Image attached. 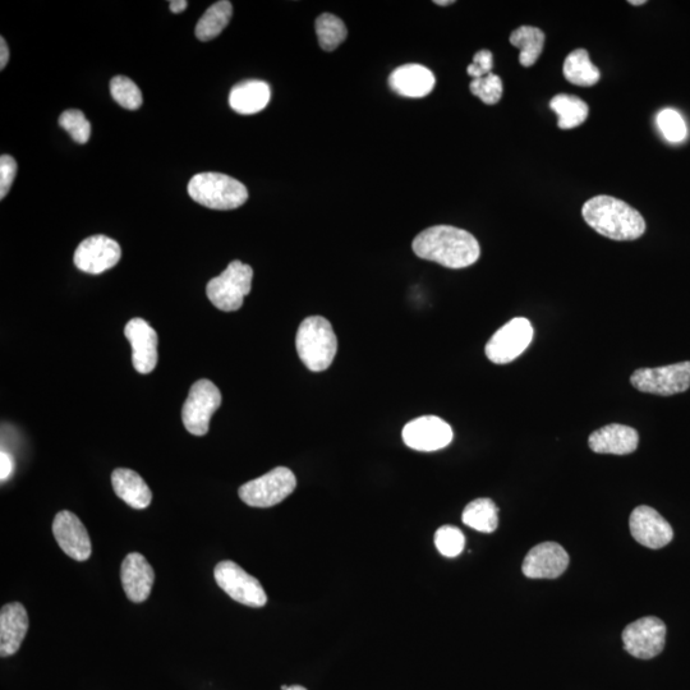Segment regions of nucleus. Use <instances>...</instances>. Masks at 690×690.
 Listing matches in <instances>:
<instances>
[{"label":"nucleus","mask_w":690,"mask_h":690,"mask_svg":"<svg viewBox=\"0 0 690 690\" xmlns=\"http://www.w3.org/2000/svg\"><path fill=\"white\" fill-rule=\"evenodd\" d=\"M17 174L16 160L9 155L0 158V199H4L11 190Z\"/></svg>","instance_id":"35"},{"label":"nucleus","mask_w":690,"mask_h":690,"mask_svg":"<svg viewBox=\"0 0 690 690\" xmlns=\"http://www.w3.org/2000/svg\"><path fill=\"white\" fill-rule=\"evenodd\" d=\"M222 400V393L210 380L196 381L182 408V422L186 430L195 436L206 435L211 417L222 406Z\"/></svg>","instance_id":"7"},{"label":"nucleus","mask_w":690,"mask_h":690,"mask_svg":"<svg viewBox=\"0 0 690 690\" xmlns=\"http://www.w3.org/2000/svg\"><path fill=\"white\" fill-rule=\"evenodd\" d=\"M533 339L531 321L517 317L496 331L494 337L486 344V356L496 365L517 360L526 351Z\"/></svg>","instance_id":"10"},{"label":"nucleus","mask_w":690,"mask_h":690,"mask_svg":"<svg viewBox=\"0 0 690 690\" xmlns=\"http://www.w3.org/2000/svg\"><path fill=\"white\" fill-rule=\"evenodd\" d=\"M296 348L299 358L308 370H328L338 351V340L333 326L325 317H307L299 325Z\"/></svg>","instance_id":"3"},{"label":"nucleus","mask_w":690,"mask_h":690,"mask_svg":"<svg viewBox=\"0 0 690 690\" xmlns=\"http://www.w3.org/2000/svg\"><path fill=\"white\" fill-rule=\"evenodd\" d=\"M413 251L420 259L449 269L468 268L481 256L477 239L467 230L450 225H436L423 230L414 238Z\"/></svg>","instance_id":"1"},{"label":"nucleus","mask_w":690,"mask_h":690,"mask_svg":"<svg viewBox=\"0 0 690 690\" xmlns=\"http://www.w3.org/2000/svg\"><path fill=\"white\" fill-rule=\"evenodd\" d=\"M494 67V58H492V53L490 50H481L473 58V63L469 64L467 68V73L469 76L473 77V80L477 78H482L490 75Z\"/></svg>","instance_id":"36"},{"label":"nucleus","mask_w":690,"mask_h":690,"mask_svg":"<svg viewBox=\"0 0 690 690\" xmlns=\"http://www.w3.org/2000/svg\"><path fill=\"white\" fill-rule=\"evenodd\" d=\"M270 99V86L265 81L248 80L233 87L229 94V105L234 112L251 115L268 107Z\"/></svg>","instance_id":"23"},{"label":"nucleus","mask_w":690,"mask_h":690,"mask_svg":"<svg viewBox=\"0 0 690 690\" xmlns=\"http://www.w3.org/2000/svg\"><path fill=\"white\" fill-rule=\"evenodd\" d=\"M550 108L558 115V126L561 130H573L586 122L588 105L574 95H556L550 101Z\"/></svg>","instance_id":"28"},{"label":"nucleus","mask_w":690,"mask_h":690,"mask_svg":"<svg viewBox=\"0 0 690 690\" xmlns=\"http://www.w3.org/2000/svg\"><path fill=\"white\" fill-rule=\"evenodd\" d=\"M287 690H307L305 687H301V685H293V687H289Z\"/></svg>","instance_id":"42"},{"label":"nucleus","mask_w":690,"mask_h":690,"mask_svg":"<svg viewBox=\"0 0 690 690\" xmlns=\"http://www.w3.org/2000/svg\"><path fill=\"white\" fill-rule=\"evenodd\" d=\"M9 61V49L4 38L0 39V69L6 68Z\"/></svg>","instance_id":"38"},{"label":"nucleus","mask_w":690,"mask_h":690,"mask_svg":"<svg viewBox=\"0 0 690 690\" xmlns=\"http://www.w3.org/2000/svg\"><path fill=\"white\" fill-rule=\"evenodd\" d=\"M55 541L64 554L76 561H86L91 556V541L89 533L76 514L69 510H62L55 515L53 522Z\"/></svg>","instance_id":"15"},{"label":"nucleus","mask_w":690,"mask_h":690,"mask_svg":"<svg viewBox=\"0 0 690 690\" xmlns=\"http://www.w3.org/2000/svg\"><path fill=\"white\" fill-rule=\"evenodd\" d=\"M122 257L121 246L114 239L103 234L86 238L75 252L77 269L87 274H103L114 268Z\"/></svg>","instance_id":"13"},{"label":"nucleus","mask_w":690,"mask_h":690,"mask_svg":"<svg viewBox=\"0 0 690 690\" xmlns=\"http://www.w3.org/2000/svg\"><path fill=\"white\" fill-rule=\"evenodd\" d=\"M188 195L197 204L213 210H234L246 204L245 184L222 173H200L188 183Z\"/></svg>","instance_id":"4"},{"label":"nucleus","mask_w":690,"mask_h":690,"mask_svg":"<svg viewBox=\"0 0 690 690\" xmlns=\"http://www.w3.org/2000/svg\"><path fill=\"white\" fill-rule=\"evenodd\" d=\"M214 578L218 586L239 604L262 607L268 602L259 579L252 577L234 561H220L214 569Z\"/></svg>","instance_id":"9"},{"label":"nucleus","mask_w":690,"mask_h":690,"mask_svg":"<svg viewBox=\"0 0 690 690\" xmlns=\"http://www.w3.org/2000/svg\"><path fill=\"white\" fill-rule=\"evenodd\" d=\"M124 335L131 343L132 363L142 375L154 371L158 363V334L144 319H132L124 328Z\"/></svg>","instance_id":"17"},{"label":"nucleus","mask_w":690,"mask_h":690,"mask_svg":"<svg viewBox=\"0 0 690 690\" xmlns=\"http://www.w3.org/2000/svg\"><path fill=\"white\" fill-rule=\"evenodd\" d=\"M629 527L634 540L652 550L662 549L674 538L670 523L657 510L647 505L638 506L633 510Z\"/></svg>","instance_id":"14"},{"label":"nucleus","mask_w":690,"mask_h":690,"mask_svg":"<svg viewBox=\"0 0 690 690\" xmlns=\"http://www.w3.org/2000/svg\"><path fill=\"white\" fill-rule=\"evenodd\" d=\"M170 6V11L173 13H182L186 11L188 7V2L187 0H172V2H169Z\"/></svg>","instance_id":"39"},{"label":"nucleus","mask_w":690,"mask_h":690,"mask_svg":"<svg viewBox=\"0 0 690 690\" xmlns=\"http://www.w3.org/2000/svg\"><path fill=\"white\" fill-rule=\"evenodd\" d=\"M253 270L242 261H232L222 274L207 283V298L224 312L238 311L251 293Z\"/></svg>","instance_id":"5"},{"label":"nucleus","mask_w":690,"mask_h":690,"mask_svg":"<svg viewBox=\"0 0 690 690\" xmlns=\"http://www.w3.org/2000/svg\"><path fill=\"white\" fill-rule=\"evenodd\" d=\"M112 485L115 495L133 509L149 508L153 494L144 478L128 468H118L112 473Z\"/></svg>","instance_id":"22"},{"label":"nucleus","mask_w":690,"mask_h":690,"mask_svg":"<svg viewBox=\"0 0 690 690\" xmlns=\"http://www.w3.org/2000/svg\"><path fill=\"white\" fill-rule=\"evenodd\" d=\"M569 555L556 542H542L529 550L523 561V574L531 579H555L569 567Z\"/></svg>","instance_id":"16"},{"label":"nucleus","mask_w":690,"mask_h":690,"mask_svg":"<svg viewBox=\"0 0 690 690\" xmlns=\"http://www.w3.org/2000/svg\"><path fill=\"white\" fill-rule=\"evenodd\" d=\"M638 432L625 425H607L593 432L588 440L592 452L598 454L628 455L636 452Z\"/></svg>","instance_id":"21"},{"label":"nucleus","mask_w":690,"mask_h":690,"mask_svg":"<svg viewBox=\"0 0 690 690\" xmlns=\"http://www.w3.org/2000/svg\"><path fill=\"white\" fill-rule=\"evenodd\" d=\"M462 521L482 533H492L499 526V509L491 499H476L464 509Z\"/></svg>","instance_id":"27"},{"label":"nucleus","mask_w":690,"mask_h":690,"mask_svg":"<svg viewBox=\"0 0 690 690\" xmlns=\"http://www.w3.org/2000/svg\"><path fill=\"white\" fill-rule=\"evenodd\" d=\"M29 630V615L20 602L4 605L0 611V655L8 657L20 650Z\"/></svg>","instance_id":"19"},{"label":"nucleus","mask_w":690,"mask_h":690,"mask_svg":"<svg viewBox=\"0 0 690 690\" xmlns=\"http://www.w3.org/2000/svg\"><path fill=\"white\" fill-rule=\"evenodd\" d=\"M296 486V476L291 469L276 467L266 475L241 486L239 498L253 508H271L293 494Z\"/></svg>","instance_id":"6"},{"label":"nucleus","mask_w":690,"mask_h":690,"mask_svg":"<svg viewBox=\"0 0 690 690\" xmlns=\"http://www.w3.org/2000/svg\"><path fill=\"white\" fill-rule=\"evenodd\" d=\"M630 383L642 393L660 397L685 393L690 388V361L664 367L639 368L630 377Z\"/></svg>","instance_id":"8"},{"label":"nucleus","mask_w":690,"mask_h":690,"mask_svg":"<svg viewBox=\"0 0 690 690\" xmlns=\"http://www.w3.org/2000/svg\"><path fill=\"white\" fill-rule=\"evenodd\" d=\"M435 3L437 4V6H449V4H453L454 2H453V0H445V2H441V0H437V2H435Z\"/></svg>","instance_id":"41"},{"label":"nucleus","mask_w":690,"mask_h":690,"mask_svg":"<svg viewBox=\"0 0 690 690\" xmlns=\"http://www.w3.org/2000/svg\"><path fill=\"white\" fill-rule=\"evenodd\" d=\"M564 76L575 86L591 87L600 81L601 73L591 62L587 50L577 49L565 59Z\"/></svg>","instance_id":"24"},{"label":"nucleus","mask_w":690,"mask_h":690,"mask_svg":"<svg viewBox=\"0 0 690 690\" xmlns=\"http://www.w3.org/2000/svg\"><path fill=\"white\" fill-rule=\"evenodd\" d=\"M629 3L632 4V6H643V4H646V0H630Z\"/></svg>","instance_id":"40"},{"label":"nucleus","mask_w":690,"mask_h":690,"mask_svg":"<svg viewBox=\"0 0 690 690\" xmlns=\"http://www.w3.org/2000/svg\"><path fill=\"white\" fill-rule=\"evenodd\" d=\"M435 545L440 554L446 558H457L466 545V537L457 527H440L435 533Z\"/></svg>","instance_id":"32"},{"label":"nucleus","mask_w":690,"mask_h":690,"mask_svg":"<svg viewBox=\"0 0 690 690\" xmlns=\"http://www.w3.org/2000/svg\"><path fill=\"white\" fill-rule=\"evenodd\" d=\"M110 94L122 108L137 110L142 105V92L131 78L124 76L114 77L110 81Z\"/></svg>","instance_id":"30"},{"label":"nucleus","mask_w":690,"mask_h":690,"mask_svg":"<svg viewBox=\"0 0 690 690\" xmlns=\"http://www.w3.org/2000/svg\"><path fill=\"white\" fill-rule=\"evenodd\" d=\"M436 78L429 68L421 64H406L391 73V90L404 98H425L434 90Z\"/></svg>","instance_id":"20"},{"label":"nucleus","mask_w":690,"mask_h":690,"mask_svg":"<svg viewBox=\"0 0 690 690\" xmlns=\"http://www.w3.org/2000/svg\"><path fill=\"white\" fill-rule=\"evenodd\" d=\"M15 471V460L7 452L0 453V480L7 481Z\"/></svg>","instance_id":"37"},{"label":"nucleus","mask_w":690,"mask_h":690,"mask_svg":"<svg viewBox=\"0 0 690 690\" xmlns=\"http://www.w3.org/2000/svg\"><path fill=\"white\" fill-rule=\"evenodd\" d=\"M59 126L66 130L77 144H86L91 136V124L78 109H69L59 117Z\"/></svg>","instance_id":"33"},{"label":"nucleus","mask_w":690,"mask_h":690,"mask_svg":"<svg viewBox=\"0 0 690 690\" xmlns=\"http://www.w3.org/2000/svg\"><path fill=\"white\" fill-rule=\"evenodd\" d=\"M657 126L667 141L679 144L687 138L688 128L684 118L674 109H664L657 114Z\"/></svg>","instance_id":"31"},{"label":"nucleus","mask_w":690,"mask_h":690,"mask_svg":"<svg viewBox=\"0 0 690 690\" xmlns=\"http://www.w3.org/2000/svg\"><path fill=\"white\" fill-rule=\"evenodd\" d=\"M625 651L641 660H651L660 655L665 648L666 625L656 616L634 621L621 634Z\"/></svg>","instance_id":"11"},{"label":"nucleus","mask_w":690,"mask_h":690,"mask_svg":"<svg viewBox=\"0 0 690 690\" xmlns=\"http://www.w3.org/2000/svg\"><path fill=\"white\" fill-rule=\"evenodd\" d=\"M233 6L228 0L216 2L204 13L196 26V38L210 41L218 38L232 20Z\"/></svg>","instance_id":"26"},{"label":"nucleus","mask_w":690,"mask_h":690,"mask_svg":"<svg viewBox=\"0 0 690 690\" xmlns=\"http://www.w3.org/2000/svg\"><path fill=\"white\" fill-rule=\"evenodd\" d=\"M316 34L322 50L333 52L347 39L348 31L339 17L324 13L316 20Z\"/></svg>","instance_id":"29"},{"label":"nucleus","mask_w":690,"mask_h":690,"mask_svg":"<svg viewBox=\"0 0 690 690\" xmlns=\"http://www.w3.org/2000/svg\"><path fill=\"white\" fill-rule=\"evenodd\" d=\"M582 215L593 230L613 241H634L646 232L643 216L614 197H593L584 204Z\"/></svg>","instance_id":"2"},{"label":"nucleus","mask_w":690,"mask_h":690,"mask_svg":"<svg viewBox=\"0 0 690 690\" xmlns=\"http://www.w3.org/2000/svg\"><path fill=\"white\" fill-rule=\"evenodd\" d=\"M510 44L521 50L519 63L532 67L540 58L545 45V34L537 27L521 26L510 35Z\"/></svg>","instance_id":"25"},{"label":"nucleus","mask_w":690,"mask_h":690,"mask_svg":"<svg viewBox=\"0 0 690 690\" xmlns=\"http://www.w3.org/2000/svg\"><path fill=\"white\" fill-rule=\"evenodd\" d=\"M469 89H471L473 95L487 105L498 104L501 96H503V82L494 73L473 80L471 85H469Z\"/></svg>","instance_id":"34"},{"label":"nucleus","mask_w":690,"mask_h":690,"mask_svg":"<svg viewBox=\"0 0 690 690\" xmlns=\"http://www.w3.org/2000/svg\"><path fill=\"white\" fill-rule=\"evenodd\" d=\"M121 581L128 600L141 604L150 596L155 582V572L144 555L132 552L123 560Z\"/></svg>","instance_id":"18"},{"label":"nucleus","mask_w":690,"mask_h":690,"mask_svg":"<svg viewBox=\"0 0 690 690\" xmlns=\"http://www.w3.org/2000/svg\"><path fill=\"white\" fill-rule=\"evenodd\" d=\"M453 430L449 423L436 416H423L407 423L403 429V440L417 452H436L453 441Z\"/></svg>","instance_id":"12"}]
</instances>
